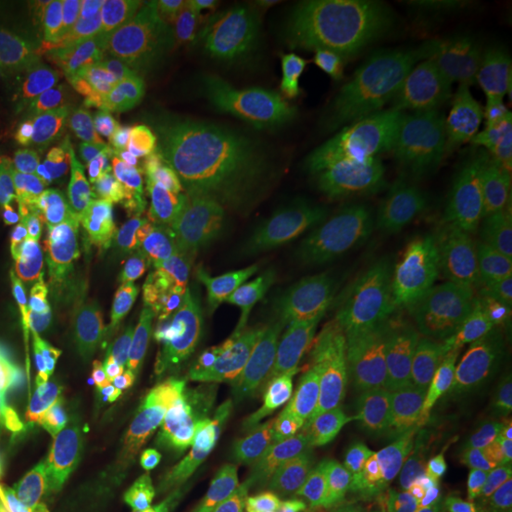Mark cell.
Listing matches in <instances>:
<instances>
[{
  "label": "cell",
  "instance_id": "1",
  "mask_svg": "<svg viewBox=\"0 0 512 512\" xmlns=\"http://www.w3.org/2000/svg\"><path fill=\"white\" fill-rule=\"evenodd\" d=\"M313 302L372 387L478 414L512 384V283L461 256L332 234L310 251Z\"/></svg>",
  "mask_w": 512,
  "mask_h": 512
},
{
  "label": "cell",
  "instance_id": "2",
  "mask_svg": "<svg viewBox=\"0 0 512 512\" xmlns=\"http://www.w3.org/2000/svg\"><path fill=\"white\" fill-rule=\"evenodd\" d=\"M349 88L346 55L317 29L313 2H298L220 71L211 107L236 116L279 150L310 137Z\"/></svg>",
  "mask_w": 512,
  "mask_h": 512
},
{
  "label": "cell",
  "instance_id": "3",
  "mask_svg": "<svg viewBox=\"0 0 512 512\" xmlns=\"http://www.w3.org/2000/svg\"><path fill=\"white\" fill-rule=\"evenodd\" d=\"M391 86L425 118L482 120L511 97V21L476 10L429 27L397 63Z\"/></svg>",
  "mask_w": 512,
  "mask_h": 512
},
{
  "label": "cell",
  "instance_id": "4",
  "mask_svg": "<svg viewBox=\"0 0 512 512\" xmlns=\"http://www.w3.org/2000/svg\"><path fill=\"white\" fill-rule=\"evenodd\" d=\"M370 391L365 416L340 454L355 503L366 511L389 512L439 471L448 452L450 418L416 393Z\"/></svg>",
  "mask_w": 512,
  "mask_h": 512
},
{
  "label": "cell",
  "instance_id": "5",
  "mask_svg": "<svg viewBox=\"0 0 512 512\" xmlns=\"http://www.w3.org/2000/svg\"><path fill=\"white\" fill-rule=\"evenodd\" d=\"M406 190L440 224L456 226L512 256V175L473 177L435 150L403 158Z\"/></svg>",
  "mask_w": 512,
  "mask_h": 512
},
{
  "label": "cell",
  "instance_id": "6",
  "mask_svg": "<svg viewBox=\"0 0 512 512\" xmlns=\"http://www.w3.org/2000/svg\"><path fill=\"white\" fill-rule=\"evenodd\" d=\"M209 110L211 92L198 69L92 105L93 116L116 131L133 156L179 131L200 126Z\"/></svg>",
  "mask_w": 512,
  "mask_h": 512
},
{
  "label": "cell",
  "instance_id": "7",
  "mask_svg": "<svg viewBox=\"0 0 512 512\" xmlns=\"http://www.w3.org/2000/svg\"><path fill=\"white\" fill-rule=\"evenodd\" d=\"M78 97L59 80L0 52V141L48 145L80 126Z\"/></svg>",
  "mask_w": 512,
  "mask_h": 512
},
{
  "label": "cell",
  "instance_id": "8",
  "mask_svg": "<svg viewBox=\"0 0 512 512\" xmlns=\"http://www.w3.org/2000/svg\"><path fill=\"white\" fill-rule=\"evenodd\" d=\"M158 435L186 490L209 499L219 494L232 467L224 406L186 399Z\"/></svg>",
  "mask_w": 512,
  "mask_h": 512
},
{
  "label": "cell",
  "instance_id": "9",
  "mask_svg": "<svg viewBox=\"0 0 512 512\" xmlns=\"http://www.w3.org/2000/svg\"><path fill=\"white\" fill-rule=\"evenodd\" d=\"M224 336L230 355L249 378V399L243 404L260 435L281 433L293 416L287 385L285 340L247 325L234 313L224 315Z\"/></svg>",
  "mask_w": 512,
  "mask_h": 512
},
{
  "label": "cell",
  "instance_id": "10",
  "mask_svg": "<svg viewBox=\"0 0 512 512\" xmlns=\"http://www.w3.org/2000/svg\"><path fill=\"white\" fill-rule=\"evenodd\" d=\"M118 160V147L82 124L55 137L48 143V152L38 165L27 196L35 209V222L52 219L61 203L109 175Z\"/></svg>",
  "mask_w": 512,
  "mask_h": 512
},
{
  "label": "cell",
  "instance_id": "11",
  "mask_svg": "<svg viewBox=\"0 0 512 512\" xmlns=\"http://www.w3.org/2000/svg\"><path fill=\"white\" fill-rule=\"evenodd\" d=\"M293 378L302 397L296 440L308 448L340 454L363 420L372 391L340 384L300 361H293Z\"/></svg>",
  "mask_w": 512,
  "mask_h": 512
},
{
  "label": "cell",
  "instance_id": "12",
  "mask_svg": "<svg viewBox=\"0 0 512 512\" xmlns=\"http://www.w3.org/2000/svg\"><path fill=\"white\" fill-rule=\"evenodd\" d=\"M143 228V211L129 209L112 219L95 222L65 238L67 272L63 289L78 304L90 302L126 270L129 253Z\"/></svg>",
  "mask_w": 512,
  "mask_h": 512
},
{
  "label": "cell",
  "instance_id": "13",
  "mask_svg": "<svg viewBox=\"0 0 512 512\" xmlns=\"http://www.w3.org/2000/svg\"><path fill=\"white\" fill-rule=\"evenodd\" d=\"M158 446V431L147 425L126 446L95 456V471L88 482L92 512H160Z\"/></svg>",
  "mask_w": 512,
  "mask_h": 512
},
{
  "label": "cell",
  "instance_id": "14",
  "mask_svg": "<svg viewBox=\"0 0 512 512\" xmlns=\"http://www.w3.org/2000/svg\"><path fill=\"white\" fill-rule=\"evenodd\" d=\"M285 12L279 0H213L202 19L203 57L196 67L209 92L220 71L266 37Z\"/></svg>",
  "mask_w": 512,
  "mask_h": 512
},
{
  "label": "cell",
  "instance_id": "15",
  "mask_svg": "<svg viewBox=\"0 0 512 512\" xmlns=\"http://www.w3.org/2000/svg\"><path fill=\"white\" fill-rule=\"evenodd\" d=\"M143 353L135 376V391L143 418L160 431L179 406L192 397L169 349V338L154 319L145 293L139 294Z\"/></svg>",
  "mask_w": 512,
  "mask_h": 512
},
{
  "label": "cell",
  "instance_id": "16",
  "mask_svg": "<svg viewBox=\"0 0 512 512\" xmlns=\"http://www.w3.org/2000/svg\"><path fill=\"white\" fill-rule=\"evenodd\" d=\"M71 416L95 456L126 446L150 425L135 408L126 385L112 378H97L84 385L71 404Z\"/></svg>",
  "mask_w": 512,
  "mask_h": 512
},
{
  "label": "cell",
  "instance_id": "17",
  "mask_svg": "<svg viewBox=\"0 0 512 512\" xmlns=\"http://www.w3.org/2000/svg\"><path fill=\"white\" fill-rule=\"evenodd\" d=\"M275 497L291 512H346L357 505L342 454L308 446Z\"/></svg>",
  "mask_w": 512,
  "mask_h": 512
},
{
  "label": "cell",
  "instance_id": "18",
  "mask_svg": "<svg viewBox=\"0 0 512 512\" xmlns=\"http://www.w3.org/2000/svg\"><path fill=\"white\" fill-rule=\"evenodd\" d=\"M285 344L293 351V361L315 366L332 380L348 387H361L366 374L357 353L330 327L321 308L311 300L302 310L294 311Z\"/></svg>",
  "mask_w": 512,
  "mask_h": 512
},
{
  "label": "cell",
  "instance_id": "19",
  "mask_svg": "<svg viewBox=\"0 0 512 512\" xmlns=\"http://www.w3.org/2000/svg\"><path fill=\"white\" fill-rule=\"evenodd\" d=\"M23 349L35 406L50 410L61 425L76 423L71 416V404L90 382L92 368L73 349L44 348L31 342L29 336Z\"/></svg>",
  "mask_w": 512,
  "mask_h": 512
},
{
  "label": "cell",
  "instance_id": "20",
  "mask_svg": "<svg viewBox=\"0 0 512 512\" xmlns=\"http://www.w3.org/2000/svg\"><path fill=\"white\" fill-rule=\"evenodd\" d=\"M401 40V27L385 18L372 2L368 14L348 40L349 78L359 88L387 86L397 67L395 54Z\"/></svg>",
  "mask_w": 512,
  "mask_h": 512
},
{
  "label": "cell",
  "instance_id": "21",
  "mask_svg": "<svg viewBox=\"0 0 512 512\" xmlns=\"http://www.w3.org/2000/svg\"><path fill=\"white\" fill-rule=\"evenodd\" d=\"M131 198L133 175L129 169H118L93 181L61 203L52 215L50 220L55 234L59 236L57 239H65L95 222L126 213Z\"/></svg>",
  "mask_w": 512,
  "mask_h": 512
},
{
  "label": "cell",
  "instance_id": "22",
  "mask_svg": "<svg viewBox=\"0 0 512 512\" xmlns=\"http://www.w3.org/2000/svg\"><path fill=\"white\" fill-rule=\"evenodd\" d=\"M135 245L152 274L167 281V285L211 289L190 260L186 236L177 220L167 217L148 220L141 228Z\"/></svg>",
  "mask_w": 512,
  "mask_h": 512
},
{
  "label": "cell",
  "instance_id": "23",
  "mask_svg": "<svg viewBox=\"0 0 512 512\" xmlns=\"http://www.w3.org/2000/svg\"><path fill=\"white\" fill-rule=\"evenodd\" d=\"M152 150L171 158L183 171L186 183L205 194H213L236 169L230 154L200 126L179 131Z\"/></svg>",
  "mask_w": 512,
  "mask_h": 512
},
{
  "label": "cell",
  "instance_id": "24",
  "mask_svg": "<svg viewBox=\"0 0 512 512\" xmlns=\"http://www.w3.org/2000/svg\"><path fill=\"white\" fill-rule=\"evenodd\" d=\"M315 277L293 251H274L262 258L255 300L272 315L294 313L313 300Z\"/></svg>",
  "mask_w": 512,
  "mask_h": 512
},
{
  "label": "cell",
  "instance_id": "25",
  "mask_svg": "<svg viewBox=\"0 0 512 512\" xmlns=\"http://www.w3.org/2000/svg\"><path fill=\"white\" fill-rule=\"evenodd\" d=\"M143 287L133 274L120 293L107 294L99 300L88 323V330L101 349L103 359H118L135 346L141 329L139 294Z\"/></svg>",
  "mask_w": 512,
  "mask_h": 512
},
{
  "label": "cell",
  "instance_id": "26",
  "mask_svg": "<svg viewBox=\"0 0 512 512\" xmlns=\"http://www.w3.org/2000/svg\"><path fill=\"white\" fill-rule=\"evenodd\" d=\"M84 50L88 63L86 86L109 88L122 76L126 55L124 0H101L93 14Z\"/></svg>",
  "mask_w": 512,
  "mask_h": 512
},
{
  "label": "cell",
  "instance_id": "27",
  "mask_svg": "<svg viewBox=\"0 0 512 512\" xmlns=\"http://www.w3.org/2000/svg\"><path fill=\"white\" fill-rule=\"evenodd\" d=\"M184 382L192 395L220 406H243L249 399V378L230 351L213 346L186 366Z\"/></svg>",
  "mask_w": 512,
  "mask_h": 512
},
{
  "label": "cell",
  "instance_id": "28",
  "mask_svg": "<svg viewBox=\"0 0 512 512\" xmlns=\"http://www.w3.org/2000/svg\"><path fill=\"white\" fill-rule=\"evenodd\" d=\"M296 439L281 433L262 435L241 456L232 471V486L247 505H264L275 499L274 463Z\"/></svg>",
  "mask_w": 512,
  "mask_h": 512
},
{
  "label": "cell",
  "instance_id": "29",
  "mask_svg": "<svg viewBox=\"0 0 512 512\" xmlns=\"http://www.w3.org/2000/svg\"><path fill=\"white\" fill-rule=\"evenodd\" d=\"M27 329L18 315L0 311V410L8 412L33 399L23 342Z\"/></svg>",
  "mask_w": 512,
  "mask_h": 512
},
{
  "label": "cell",
  "instance_id": "30",
  "mask_svg": "<svg viewBox=\"0 0 512 512\" xmlns=\"http://www.w3.org/2000/svg\"><path fill=\"white\" fill-rule=\"evenodd\" d=\"M236 173L253 196L260 219L275 211L289 192L291 167L281 150H266L236 167Z\"/></svg>",
  "mask_w": 512,
  "mask_h": 512
},
{
  "label": "cell",
  "instance_id": "31",
  "mask_svg": "<svg viewBox=\"0 0 512 512\" xmlns=\"http://www.w3.org/2000/svg\"><path fill=\"white\" fill-rule=\"evenodd\" d=\"M27 336L44 348L71 349L80 329V311L67 298H38L27 311Z\"/></svg>",
  "mask_w": 512,
  "mask_h": 512
},
{
  "label": "cell",
  "instance_id": "32",
  "mask_svg": "<svg viewBox=\"0 0 512 512\" xmlns=\"http://www.w3.org/2000/svg\"><path fill=\"white\" fill-rule=\"evenodd\" d=\"M186 247L196 270L219 277L241 253L236 241L213 220H198L188 230Z\"/></svg>",
  "mask_w": 512,
  "mask_h": 512
},
{
  "label": "cell",
  "instance_id": "33",
  "mask_svg": "<svg viewBox=\"0 0 512 512\" xmlns=\"http://www.w3.org/2000/svg\"><path fill=\"white\" fill-rule=\"evenodd\" d=\"M164 14L162 0H124V23H126V55L124 71L133 69L143 55L147 54L160 33Z\"/></svg>",
  "mask_w": 512,
  "mask_h": 512
},
{
  "label": "cell",
  "instance_id": "34",
  "mask_svg": "<svg viewBox=\"0 0 512 512\" xmlns=\"http://www.w3.org/2000/svg\"><path fill=\"white\" fill-rule=\"evenodd\" d=\"M200 128L230 154L236 167L245 164L253 156H258V154L274 148L272 145H268L260 135H256L255 131L249 128L245 122H241L232 114H226L217 109L213 110V107L209 110L207 118L200 124Z\"/></svg>",
  "mask_w": 512,
  "mask_h": 512
},
{
  "label": "cell",
  "instance_id": "35",
  "mask_svg": "<svg viewBox=\"0 0 512 512\" xmlns=\"http://www.w3.org/2000/svg\"><path fill=\"white\" fill-rule=\"evenodd\" d=\"M372 2L366 0H321L313 2L315 23L321 35L338 48L348 44L357 25L363 21Z\"/></svg>",
  "mask_w": 512,
  "mask_h": 512
},
{
  "label": "cell",
  "instance_id": "36",
  "mask_svg": "<svg viewBox=\"0 0 512 512\" xmlns=\"http://www.w3.org/2000/svg\"><path fill=\"white\" fill-rule=\"evenodd\" d=\"M86 437L78 423L61 425L54 433L42 439V446H46L52 454L55 463V475L63 476L67 480L78 482L84 469L86 458Z\"/></svg>",
  "mask_w": 512,
  "mask_h": 512
},
{
  "label": "cell",
  "instance_id": "37",
  "mask_svg": "<svg viewBox=\"0 0 512 512\" xmlns=\"http://www.w3.org/2000/svg\"><path fill=\"white\" fill-rule=\"evenodd\" d=\"M262 258L264 255L260 253H239L230 262V266L217 277L228 304H243L255 298Z\"/></svg>",
  "mask_w": 512,
  "mask_h": 512
},
{
  "label": "cell",
  "instance_id": "38",
  "mask_svg": "<svg viewBox=\"0 0 512 512\" xmlns=\"http://www.w3.org/2000/svg\"><path fill=\"white\" fill-rule=\"evenodd\" d=\"M55 475V463L46 446L35 448L21 469V505L25 512H37L44 490Z\"/></svg>",
  "mask_w": 512,
  "mask_h": 512
},
{
  "label": "cell",
  "instance_id": "39",
  "mask_svg": "<svg viewBox=\"0 0 512 512\" xmlns=\"http://www.w3.org/2000/svg\"><path fill=\"white\" fill-rule=\"evenodd\" d=\"M65 272H67L65 239H52L38 249L37 256L29 268V277L40 291L55 293L63 289Z\"/></svg>",
  "mask_w": 512,
  "mask_h": 512
},
{
  "label": "cell",
  "instance_id": "40",
  "mask_svg": "<svg viewBox=\"0 0 512 512\" xmlns=\"http://www.w3.org/2000/svg\"><path fill=\"white\" fill-rule=\"evenodd\" d=\"M215 294L213 289H188L165 285L158 291V304L165 321L175 329L184 319L192 317Z\"/></svg>",
  "mask_w": 512,
  "mask_h": 512
},
{
  "label": "cell",
  "instance_id": "41",
  "mask_svg": "<svg viewBox=\"0 0 512 512\" xmlns=\"http://www.w3.org/2000/svg\"><path fill=\"white\" fill-rule=\"evenodd\" d=\"M209 0H167L158 37H181L202 23Z\"/></svg>",
  "mask_w": 512,
  "mask_h": 512
},
{
  "label": "cell",
  "instance_id": "42",
  "mask_svg": "<svg viewBox=\"0 0 512 512\" xmlns=\"http://www.w3.org/2000/svg\"><path fill=\"white\" fill-rule=\"evenodd\" d=\"M133 158L143 169V173L147 175L148 179L156 186H160L167 194L175 196V194L183 192L184 188L188 186L183 171L177 167V164L171 158H167L164 154H160L156 150H148L143 154H135Z\"/></svg>",
  "mask_w": 512,
  "mask_h": 512
},
{
  "label": "cell",
  "instance_id": "43",
  "mask_svg": "<svg viewBox=\"0 0 512 512\" xmlns=\"http://www.w3.org/2000/svg\"><path fill=\"white\" fill-rule=\"evenodd\" d=\"M37 512H86V505L76 482L54 475L42 494Z\"/></svg>",
  "mask_w": 512,
  "mask_h": 512
},
{
  "label": "cell",
  "instance_id": "44",
  "mask_svg": "<svg viewBox=\"0 0 512 512\" xmlns=\"http://www.w3.org/2000/svg\"><path fill=\"white\" fill-rule=\"evenodd\" d=\"M101 2H71L65 8L63 25L67 29L65 37L69 48H84L88 29L92 23L93 14Z\"/></svg>",
  "mask_w": 512,
  "mask_h": 512
},
{
  "label": "cell",
  "instance_id": "45",
  "mask_svg": "<svg viewBox=\"0 0 512 512\" xmlns=\"http://www.w3.org/2000/svg\"><path fill=\"white\" fill-rule=\"evenodd\" d=\"M21 406L6 412V416H8V421H6V440H8L12 450L35 448L38 442H42L40 427L27 418V414L23 412Z\"/></svg>",
  "mask_w": 512,
  "mask_h": 512
},
{
  "label": "cell",
  "instance_id": "46",
  "mask_svg": "<svg viewBox=\"0 0 512 512\" xmlns=\"http://www.w3.org/2000/svg\"><path fill=\"white\" fill-rule=\"evenodd\" d=\"M175 340H177V351H179V361L181 365H192L203 353L202 332L198 319L192 315L188 319H184L181 325H177L175 329Z\"/></svg>",
  "mask_w": 512,
  "mask_h": 512
},
{
  "label": "cell",
  "instance_id": "47",
  "mask_svg": "<svg viewBox=\"0 0 512 512\" xmlns=\"http://www.w3.org/2000/svg\"><path fill=\"white\" fill-rule=\"evenodd\" d=\"M378 10L385 18L401 27L404 19L427 18L435 12L437 4L431 0H378Z\"/></svg>",
  "mask_w": 512,
  "mask_h": 512
},
{
  "label": "cell",
  "instance_id": "48",
  "mask_svg": "<svg viewBox=\"0 0 512 512\" xmlns=\"http://www.w3.org/2000/svg\"><path fill=\"white\" fill-rule=\"evenodd\" d=\"M228 313L238 315L239 319H243L247 325L255 327L256 330L268 332V334H275L277 330V321L275 315L270 311L264 310L260 304H256L253 300L243 302V304H228Z\"/></svg>",
  "mask_w": 512,
  "mask_h": 512
},
{
  "label": "cell",
  "instance_id": "49",
  "mask_svg": "<svg viewBox=\"0 0 512 512\" xmlns=\"http://www.w3.org/2000/svg\"><path fill=\"white\" fill-rule=\"evenodd\" d=\"M71 349H73L74 353H76L86 365L92 368V372L93 370H99L101 366L105 365L103 353H101L99 346L95 344V340H93V336L90 334L88 327H86V329L80 327V329L76 330Z\"/></svg>",
  "mask_w": 512,
  "mask_h": 512
},
{
  "label": "cell",
  "instance_id": "50",
  "mask_svg": "<svg viewBox=\"0 0 512 512\" xmlns=\"http://www.w3.org/2000/svg\"><path fill=\"white\" fill-rule=\"evenodd\" d=\"M490 501L495 509H511L512 507V459L507 467L497 476L490 490Z\"/></svg>",
  "mask_w": 512,
  "mask_h": 512
},
{
  "label": "cell",
  "instance_id": "51",
  "mask_svg": "<svg viewBox=\"0 0 512 512\" xmlns=\"http://www.w3.org/2000/svg\"><path fill=\"white\" fill-rule=\"evenodd\" d=\"M264 512H291V511H289V509H287V507H285V503H283V501H281V499H277V497H275V499H272V503H270V505H268V507H266V509H264Z\"/></svg>",
  "mask_w": 512,
  "mask_h": 512
},
{
  "label": "cell",
  "instance_id": "52",
  "mask_svg": "<svg viewBox=\"0 0 512 512\" xmlns=\"http://www.w3.org/2000/svg\"><path fill=\"white\" fill-rule=\"evenodd\" d=\"M346 512H370V511H366V509H363V507H359V505H353V507H351V509H348V511Z\"/></svg>",
  "mask_w": 512,
  "mask_h": 512
}]
</instances>
